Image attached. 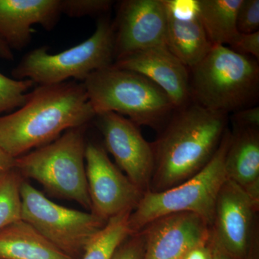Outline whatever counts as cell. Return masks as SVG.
<instances>
[{
	"label": "cell",
	"instance_id": "6da1fadb",
	"mask_svg": "<svg viewBox=\"0 0 259 259\" xmlns=\"http://www.w3.org/2000/svg\"><path fill=\"white\" fill-rule=\"evenodd\" d=\"M95 116L83 82L37 86L25 105L0 116V147L15 159L68 130L88 125Z\"/></svg>",
	"mask_w": 259,
	"mask_h": 259
},
{
	"label": "cell",
	"instance_id": "7a4b0ae2",
	"mask_svg": "<svg viewBox=\"0 0 259 259\" xmlns=\"http://www.w3.org/2000/svg\"><path fill=\"white\" fill-rule=\"evenodd\" d=\"M228 115L190 102L177 109L152 143L155 166L150 192H161L199 173L217 152Z\"/></svg>",
	"mask_w": 259,
	"mask_h": 259
},
{
	"label": "cell",
	"instance_id": "3957f363",
	"mask_svg": "<svg viewBox=\"0 0 259 259\" xmlns=\"http://www.w3.org/2000/svg\"><path fill=\"white\" fill-rule=\"evenodd\" d=\"M258 62L226 46H214L190 69L191 102L226 115L255 106L259 95Z\"/></svg>",
	"mask_w": 259,
	"mask_h": 259
},
{
	"label": "cell",
	"instance_id": "277c9868",
	"mask_svg": "<svg viewBox=\"0 0 259 259\" xmlns=\"http://www.w3.org/2000/svg\"><path fill=\"white\" fill-rule=\"evenodd\" d=\"M97 114L115 112L138 126L161 131L175 106L166 93L151 80L113 65L95 71L83 82Z\"/></svg>",
	"mask_w": 259,
	"mask_h": 259
},
{
	"label": "cell",
	"instance_id": "5b68a950",
	"mask_svg": "<svg viewBox=\"0 0 259 259\" xmlns=\"http://www.w3.org/2000/svg\"><path fill=\"white\" fill-rule=\"evenodd\" d=\"M86 126L68 130L50 144L15 158V168L23 179L38 182L48 193L74 201L90 212L85 166Z\"/></svg>",
	"mask_w": 259,
	"mask_h": 259
},
{
	"label": "cell",
	"instance_id": "8992f818",
	"mask_svg": "<svg viewBox=\"0 0 259 259\" xmlns=\"http://www.w3.org/2000/svg\"><path fill=\"white\" fill-rule=\"evenodd\" d=\"M115 32L107 17L98 20L88 39L59 54L47 47L29 51L12 71L13 79H29L37 86L58 84L74 79L83 82L95 71L115 62Z\"/></svg>",
	"mask_w": 259,
	"mask_h": 259
},
{
	"label": "cell",
	"instance_id": "52a82bcc",
	"mask_svg": "<svg viewBox=\"0 0 259 259\" xmlns=\"http://www.w3.org/2000/svg\"><path fill=\"white\" fill-rule=\"evenodd\" d=\"M231 137V131L228 128L217 152L194 177L168 190L144 193L130 215L131 234L139 233L157 218L174 213H194L210 226L218 193L227 180L225 157Z\"/></svg>",
	"mask_w": 259,
	"mask_h": 259
},
{
	"label": "cell",
	"instance_id": "ba28073f",
	"mask_svg": "<svg viewBox=\"0 0 259 259\" xmlns=\"http://www.w3.org/2000/svg\"><path fill=\"white\" fill-rule=\"evenodd\" d=\"M20 193L22 220L73 259L82 256L87 245L107 223L91 212L55 203L25 179Z\"/></svg>",
	"mask_w": 259,
	"mask_h": 259
},
{
	"label": "cell",
	"instance_id": "9c48e42d",
	"mask_svg": "<svg viewBox=\"0 0 259 259\" xmlns=\"http://www.w3.org/2000/svg\"><path fill=\"white\" fill-rule=\"evenodd\" d=\"M259 201L226 180L214 205L209 243L234 259H259Z\"/></svg>",
	"mask_w": 259,
	"mask_h": 259
},
{
	"label": "cell",
	"instance_id": "30bf717a",
	"mask_svg": "<svg viewBox=\"0 0 259 259\" xmlns=\"http://www.w3.org/2000/svg\"><path fill=\"white\" fill-rule=\"evenodd\" d=\"M85 166L90 212L103 221L134 211L144 195L139 187L114 164L106 150L96 143H87Z\"/></svg>",
	"mask_w": 259,
	"mask_h": 259
},
{
	"label": "cell",
	"instance_id": "8fae6325",
	"mask_svg": "<svg viewBox=\"0 0 259 259\" xmlns=\"http://www.w3.org/2000/svg\"><path fill=\"white\" fill-rule=\"evenodd\" d=\"M94 120L117 166L144 193L149 191L155 166L152 143L144 139L139 126L115 112L97 114Z\"/></svg>",
	"mask_w": 259,
	"mask_h": 259
},
{
	"label": "cell",
	"instance_id": "7c38bea8",
	"mask_svg": "<svg viewBox=\"0 0 259 259\" xmlns=\"http://www.w3.org/2000/svg\"><path fill=\"white\" fill-rule=\"evenodd\" d=\"M112 24L115 60L136 51L166 46L167 17L163 0L121 1Z\"/></svg>",
	"mask_w": 259,
	"mask_h": 259
},
{
	"label": "cell",
	"instance_id": "4fadbf2b",
	"mask_svg": "<svg viewBox=\"0 0 259 259\" xmlns=\"http://www.w3.org/2000/svg\"><path fill=\"white\" fill-rule=\"evenodd\" d=\"M144 259H182L189 250L209 243V225L192 212L167 214L148 223Z\"/></svg>",
	"mask_w": 259,
	"mask_h": 259
},
{
	"label": "cell",
	"instance_id": "5bb4252c",
	"mask_svg": "<svg viewBox=\"0 0 259 259\" xmlns=\"http://www.w3.org/2000/svg\"><path fill=\"white\" fill-rule=\"evenodd\" d=\"M112 65L151 80L169 97L176 110L191 102L190 69L166 46L136 51L117 59Z\"/></svg>",
	"mask_w": 259,
	"mask_h": 259
},
{
	"label": "cell",
	"instance_id": "9a60e30c",
	"mask_svg": "<svg viewBox=\"0 0 259 259\" xmlns=\"http://www.w3.org/2000/svg\"><path fill=\"white\" fill-rule=\"evenodd\" d=\"M167 17L166 47L189 69L213 47L203 28L198 0H163Z\"/></svg>",
	"mask_w": 259,
	"mask_h": 259
},
{
	"label": "cell",
	"instance_id": "2e32d148",
	"mask_svg": "<svg viewBox=\"0 0 259 259\" xmlns=\"http://www.w3.org/2000/svg\"><path fill=\"white\" fill-rule=\"evenodd\" d=\"M60 0H0V39L11 51L28 47L39 25L50 31L61 15Z\"/></svg>",
	"mask_w": 259,
	"mask_h": 259
},
{
	"label": "cell",
	"instance_id": "e0dca14e",
	"mask_svg": "<svg viewBox=\"0 0 259 259\" xmlns=\"http://www.w3.org/2000/svg\"><path fill=\"white\" fill-rule=\"evenodd\" d=\"M224 166L227 180L259 201V129L233 128Z\"/></svg>",
	"mask_w": 259,
	"mask_h": 259
},
{
	"label": "cell",
	"instance_id": "ac0fdd59",
	"mask_svg": "<svg viewBox=\"0 0 259 259\" xmlns=\"http://www.w3.org/2000/svg\"><path fill=\"white\" fill-rule=\"evenodd\" d=\"M0 259H73L23 220L0 231Z\"/></svg>",
	"mask_w": 259,
	"mask_h": 259
},
{
	"label": "cell",
	"instance_id": "d6986e66",
	"mask_svg": "<svg viewBox=\"0 0 259 259\" xmlns=\"http://www.w3.org/2000/svg\"><path fill=\"white\" fill-rule=\"evenodd\" d=\"M242 0H198L199 18L209 41L229 46L239 32L236 17Z\"/></svg>",
	"mask_w": 259,
	"mask_h": 259
},
{
	"label": "cell",
	"instance_id": "ffe728a7",
	"mask_svg": "<svg viewBox=\"0 0 259 259\" xmlns=\"http://www.w3.org/2000/svg\"><path fill=\"white\" fill-rule=\"evenodd\" d=\"M132 211L110 218L88 243L81 259H111L119 245L131 235L128 222Z\"/></svg>",
	"mask_w": 259,
	"mask_h": 259
},
{
	"label": "cell",
	"instance_id": "44dd1931",
	"mask_svg": "<svg viewBox=\"0 0 259 259\" xmlns=\"http://www.w3.org/2000/svg\"><path fill=\"white\" fill-rule=\"evenodd\" d=\"M23 180L15 168L0 175V231L22 219Z\"/></svg>",
	"mask_w": 259,
	"mask_h": 259
},
{
	"label": "cell",
	"instance_id": "7402d4cb",
	"mask_svg": "<svg viewBox=\"0 0 259 259\" xmlns=\"http://www.w3.org/2000/svg\"><path fill=\"white\" fill-rule=\"evenodd\" d=\"M34 84L30 80L15 79L0 73V116L25 105Z\"/></svg>",
	"mask_w": 259,
	"mask_h": 259
},
{
	"label": "cell",
	"instance_id": "603a6c76",
	"mask_svg": "<svg viewBox=\"0 0 259 259\" xmlns=\"http://www.w3.org/2000/svg\"><path fill=\"white\" fill-rule=\"evenodd\" d=\"M61 14L69 18L94 16L106 13L113 2L110 0H60Z\"/></svg>",
	"mask_w": 259,
	"mask_h": 259
},
{
	"label": "cell",
	"instance_id": "cb8c5ba5",
	"mask_svg": "<svg viewBox=\"0 0 259 259\" xmlns=\"http://www.w3.org/2000/svg\"><path fill=\"white\" fill-rule=\"evenodd\" d=\"M236 27L240 33L259 31L258 0H242L237 13Z\"/></svg>",
	"mask_w": 259,
	"mask_h": 259
},
{
	"label": "cell",
	"instance_id": "d4e9b609",
	"mask_svg": "<svg viewBox=\"0 0 259 259\" xmlns=\"http://www.w3.org/2000/svg\"><path fill=\"white\" fill-rule=\"evenodd\" d=\"M145 246L142 231L131 234L119 245L111 259H144Z\"/></svg>",
	"mask_w": 259,
	"mask_h": 259
},
{
	"label": "cell",
	"instance_id": "484cf974",
	"mask_svg": "<svg viewBox=\"0 0 259 259\" xmlns=\"http://www.w3.org/2000/svg\"><path fill=\"white\" fill-rule=\"evenodd\" d=\"M241 55L259 60V31L250 34L238 33L228 47Z\"/></svg>",
	"mask_w": 259,
	"mask_h": 259
},
{
	"label": "cell",
	"instance_id": "4316f807",
	"mask_svg": "<svg viewBox=\"0 0 259 259\" xmlns=\"http://www.w3.org/2000/svg\"><path fill=\"white\" fill-rule=\"evenodd\" d=\"M234 128L259 129V107H247L232 115Z\"/></svg>",
	"mask_w": 259,
	"mask_h": 259
},
{
	"label": "cell",
	"instance_id": "83f0119b",
	"mask_svg": "<svg viewBox=\"0 0 259 259\" xmlns=\"http://www.w3.org/2000/svg\"><path fill=\"white\" fill-rule=\"evenodd\" d=\"M182 259H213L212 248L209 243L197 245L189 250Z\"/></svg>",
	"mask_w": 259,
	"mask_h": 259
},
{
	"label": "cell",
	"instance_id": "f1b7e54d",
	"mask_svg": "<svg viewBox=\"0 0 259 259\" xmlns=\"http://www.w3.org/2000/svg\"><path fill=\"white\" fill-rule=\"evenodd\" d=\"M15 158H12L0 147V175L15 168Z\"/></svg>",
	"mask_w": 259,
	"mask_h": 259
},
{
	"label": "cell",
	"instance_id": "f546056e",
	"mask_svg": "<svg viewBox=\"0 0 259 259\" xmlns=\"http://www.w3.org/2000/svg\"><path fill=\"white\" fill-rule=\"evenodd\" d=\"M0 58L6 61H12L14 59L13 51L0 39Z\"/></svg>",
	"mask_w": 259,
	"mask_h": 259
},
{
	"label": "cell",
	"instance_id": "4dcf8cb0",
	"mask_svg": "<svg viewBox=\"0 0 259 259\" xmlns=\"http://www.w3.org/2000/svg\"><path fill=\"white\" fill-rule=\"evenodd\" d=\"M210 245V244H209ZM211 248H212L213 253V259H234L230 257L229 255H226V253H223V252L220 251L219 250L216 249V248H213L212 245H210Z\"/></svg>",
	"mask_w": 259,
	"mask_h": 259
}]
</instances>
